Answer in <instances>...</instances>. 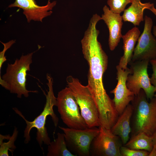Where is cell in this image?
<instances>
[{
    "mask_svg": "<svg viewBox=\"0 0 156 156\" xmlns=\"http://www.w3.org/2000/svg\"><path fill=\"white\" fill-rule=\"evenodd\" d=\"M148 60L132 62L130 63L131 73L128 76L126 84L128 88L135 96L143 89L147 99H152L154 96L156 88L151 83L147 73Z\"/></svg>",
    "mask_w": 156,
    "mask_h": 156,
    "instance_id": "ba28073f",
    "label": "cell"
},
{
    "mask_svg": "<svg viewBox=\"0 0 156 156\" xmlns=\"http://www.w3.org/2000/svg\"><path fill=\"white\" fill-rule=\"evenodd\" d=\"M121 156H148L150 152L145 150L131 149L124 146L120 149Z\"/></svg>",
    "mask_w": 156,
    "mask_h": 156,
    "instance_id": "44dd1931",
    "label": "cell"
},
{
    "mask_svg": "<svg viewBox=\"0 0 156 156\" xmlns=\"http://www.w3.org/2000/svg\"><path fill=\"white\" fill-rule=\"evenodd\" d=\"M133 112L131 104H129L118 117L114 125L110 129L114 135L118 136L124 145L128 141L131 131V121Z\"/></svg>",
    "mask_w": 156,
    "mask_h": 156,
    "instance_id": "5bb4252c",
    "label": "cell"
},
{
    "mask_svg": "<svg viewBox=\"0 0 156 156\" xmlns=\"http://www.w3.org/2000/svg\"><path fill=\"white\" fill-rule=\"evenodd\" d=\"M57 137L48 145L47 156H76L68 149L64 133H58Z\"/></svg>",
    "mask_w": 156,
    "mask_h": 156,
    "instance_id": "ac0fdd59",
    "label": "cell"
},
{
    "mask_svg": "<svg viewBox=\"0 0 156 156\" xmlns=\"http://www.w3.org/2000/svg\"><path fill=\"white\" fill-rule=\"evenodd\" d=\"M149 62L152 65L153 71L150 78V82L156 88V59L151 60Z\"/></svg>",
    "mask_w": 156,
    "mask_h": 156,
    "instance_id": "603a6c76",
    "label": "cell"
},
{
    "mask_svg": "<svg viewBox=\"0 0 156 156\" xmlns=\"http://www.w3.org/2000/svg\"><path fill=\"white\" fill-rule=\"evenodd\" d=\"M154 96L155 97V98H156V93L154 95Z\"/></svg>",
    "mask_w": 156,
    "mask_h": 156,
    "instance_id": "4316f807",
    "label": "cell"
},
{
    "mask_svg": "<svg viewBox=\"0 0 156 156\" xmlns=\"http://www.w3.org/2000/svg\"></svg>",
    "mask_w": 156,
    "mask_h": 156,
    "instance_id": "83f0119b",
    "label": "cell"
},
{
    "mask_svg": "<svg viewBox=\"0 0 156 156\" xmlns=\"http://www.w3.org/2000/svg\"><path fill=\"white\" fill-rule=\"evenodd\" d=\"M156 16V9L155 8L154 5H153L149 9Z\"/></svg>",
    "mask_w": 156,
    "mask_h": 156,
    "instance_id": "d4e9b609",
    "label": "cell"
},
{
    "mask_svg": "<svg viewBox=\"0 0 156 156\" xmlns=\"http://www.w3.org/2000/svg\"><path fill=\"white\" fill-rule=\"evenodd\" d=\"M152 137L153 142V147L152 150L150 152L148 156H156V130Z\"/></svg>",
    "mask_w": 156,
    "mask_h": 156,
    "instance_id": "cb8c5ba5",
    "label": "cell"
},
{
    "mask_svg": "<svg viewBox=\"0 0 156 156\" xmlns=\"http://www.w3.org/2000/svg\"><path fill=\"white\" fill-rule=\"evenodd\" d=\"M56 3V1L52 2L48 1L46 5L40 6L37 4L35 0H15L8 7H17L22 9L28 23L32 20L42 22L43 18L52 13L51 10Z\"/></svg>",
    "mask_w": 156,
    "mask_h": 156,
    "instance_id": "7c38bea8",
    "label": "cell"
},
{
    "mask_svg": "<svg viewBox=\"0 0 156 156\" xmlns=\"http://www.w3.org/2000/svg\"><path fill=\"white\" fill-rule=\"evenodd\" d=\"M153 35L156 37V26L155 25L153 27Z\"/></svg>",
    "mask_w": 156,
    "mask_h": 156,
    "instance_id": "484cf974",
    "label": "cell"
},
{
    "mask_svg": "<svg viewBox=\"0 0 156 156\" xmlns=\"http://www.w3.org/2000/svg\"><path fill=\"white\" fill-rule=\"evenodd\" d=\"M133 112L131 119V136L141 132L152 136L156 130V98L147 101L141 89L131 102Z\"/></svg>",
    "mask_w": 156,
    "mask_h": 156,
    "instance_id": "3957f363",
    "label": "cell"
},
{
    "mask_svg": "<svg viewBox=\"0 0 156 156\" xmlns=\"http://www.w3.org/2000/svg\"><path fill=\"white\" fill-rule=\"evenodd\" d=\"M56 106L63 122L68 127L79 129L89 128L82 117L80 108L70 88L68 87L59 91Z\"/></svg>",
    "mask_w": 156,
    "mask_h": 156,
    "instance_id": "8992f818",
    "label": "cell"
},
{
    "mask_svg": "<svg viewBox=\"0 0 156 156\" xmlns=\"http://www.w3.org/2000/svg\"><path fill=\"white\" fill-rule=\"evenodd\" d=\"M48 81L47 84L49 90L47 94L44 93L46 97V101L43 109L41 113L32 121L27 120L22 113L17 108L13 109L15 113L22 118L25 122L26 126L24 131V142L28 144L30 141V133L31 129L35 128L37 129L36 139L40 147L43 144L49 145L51 142L47 128L45 127L47 117L51 116L54 125L56 127L58 125L59 119L55 113L53 107L56 106L57 98L54 95L53 91V81L52 77L49 74L47 75Z\"/></svg>",
    "mask_w": 156,
    "mask_h": 156,
    "instance_id": "7a4b0ae2",
    "label": "cell"
},
{
    "mask_svg": "<svg viewBox=\"0 0 156 156\" xmlns=\"http://www.w3.org/2000/svg\"><path fill=\"white\" fill-rule=\"evenodd\" d=\"M18 131L17 128L14 129L12 136H10L7 142H0V156H8V151H11L13 154V152L16 148L14 142L17 137Z\"/></svg>",
    "mask_w": 156,
    "mask_h": 156,
    "instance_id": "d6986e66",
    "label": "cell"
},
{
    "mask_svg": "<svg viewBox=\"0 0 156 156\" xmlns=\"http://www.w3.org/2000/svg\"><path fill=\"white\" fill-rule=\"evenodd\" d=\"M123 146L131 149L145 150L150 152L153 147L152 137L144 132H140L131 136Z\"/></svg>",
    "mask_w": 156,
    "mask_h": 156,
    "instance_id": "e0dca14e",
    "label": "cell"
},
{
    "mask_svg": "<svg viewBox=\"0 0 156 156\" xmlns=\"http://www.w3.org/2000/svg\"><path fill=\"white\" fill-rule=\"evenodd\" d=\"M99 34L95 25L89 26L81 43L84 58L89 66L87 86L96 103L100 118L105 120L114 116L117 111L103 84V76L107 67L108 57L98 40Z\"/></svg>",
    "mask_w": 156,
    "mask_h": 156,
    "instance_id": "6da1fadb",
    "label": "cell"
},
{
    "mask_svg": "<svg viewBox=\"0 0 156 156\" xmlns=\"http://www.w3.org/2000/svg\"><path fill=\"white\" fill-rule=\"evenodd\" d=\"M132 0H107V4L113 12L120 14L124 12L126 5L131 3Z\"/></svg>",
    "mask_w": 156,
    "mask_h": 156,
    "instance_id": "ffe728a7",
    "label": "cell"
},
{
    "mask_svg": "<svg viewBox=\"0 0 156 156\" xmlns=\"http://www.w3.org/2000/svg\"><path fill=\"white\" fill-rule=\"evenodd\" d=\"M99 134L93 140L90 148L92 156H121L120 149L122 146L120 138L110 129L99 126Z\"/></svg>",
    "mask_w": 156,
    "mask_h": 156,
    "instance_id": "9c48e42d",
    "label": "cell"
},
{
    "mask_svg": "<svg viewBox=\"0 0 156 156\" xmlns=\"http://www.w3.org/2000/svg\"><path fill=\"white\" fill-rule=\"evenodd\" d=\"M0 42L3 45L4 48L3 51L0 52V76L2 65L7 60L6 57L5 56V53L6 51L15 43V41L12 40L5 43H3L1 41Z\"/></svg>",
    "mask_w": 156,
    "mask_h": 156,
    "instance_id": "7402d4cb",
    "label": "cell"
},
{
    "mask_svg": "<svg viewBox=\"0 0 156 156\" xmlns=\"http://www.w3.org/2000/svg\"><path fill=\"white\" fill-rule=\"evenodd\" d=\"M101 18L107 25L109 31L108 44L110 50H114L122 38V29L123 22L120 14L111 11L107 5L103 8Z\"/></svg>",
    "mask_w": 156,
    "mask_h": 156,
    "instance_id": "4fadbf2b",
    "label": "cell"
},
{
    "mask_svg": "<svg viewBox=\"0 0 156 156\" xmlns=\"http://www.w3.org/2000/svg\"><path fill=\"white\" fill-rule=\"evenodd\" d=\"M116 68L117 83L110 93L114 94L113 100L119 115L123 112L130 102L134 99L135 95L128 88L126 84L128 75L131 73V69L127 67L124 70L118 65L116 66Z\"/></svg>",
    "mask_w": 156,
    "mask_h": 156,
    "instance_id": "8fae6325",
    "label": "cell"
},
{
    "mask_svg": "<svg viewBox=\"0 0 156 156\" xmlns=\"http://www.w3.org/2000/svg\"><path fill=\"white\" fill-rule=\"evenodd\" d=\"M67 86L71 90L80 108L81 115L89 128L100 125L98 108L88 86L72 76L66 79Z\"/></svg>",
    "mask_w": 156,
    "mask_h": 156,
    "instance_id": "5b68a950",
    "label": "cell"
},
{
    "mask_svg": "<svg viewBox=\"0 0 156 156\" xmlns=\"http://www.w3.org/2000/svg\"><path fill=\"white\" fill-rule=\"evenodd\" d=\"M142 33L140 36L135 47L131 61L150 60L156 59V37L151 31L153 22L152 19L146 15Z\"/></svg>",
    "mask_w": 156,
    "mask_h": 156,
    "instance_id": "30bf717a",
    "label": "cell"
},
{
    "mask_svg": "<svg viewBox=\"0 0 156 156\" xmlns=\"http://www.w3.org/2000/svg\"><path fill=\"white\" fill-rule=\"evenodd\" d=\"M63 131L67 147L73 154L79 156H89L91 143L99 134L97 127L79 129L59 126Z\"/></svg>",
    "mask_w": 156,
    "mask_h": 156,
    "instance_id": "52a82bcc",
    "label": "cell"
},
{
    "mask_svg": "<svg viewBox=\"0 0 156 156\" xmlns=\"http://www.w3.org/2000/svg\"><path fill=\"white\" fill-rule=\"evenodd\" d=\"M33 53L25 55H22L13 64H8L6 73L0 78V84L10 92L15 94L21 98L25 97L31 92L37 93V90H29L26 88L27 72L30 70Z\"/></svg>",
    "mask_w": 156,
    "mask_h": 156,
    "instance_id": "277c9868",
    "label": "cell"
},
{
    "mask_svg": "<svg viewBox=\"0 0 156 156\" xmlns=\"http://www.w3.org/2000/svg\"><path fill=\"white\" fill-rule=\"evenodd\" d=\"M140 35L139 28L135 26L122 35L124 53L118 64L122 69H126L128 64L131 61L135 45Z\"/></svg>",
    "mask_w": 156,
    "mask_h": 156,
    "instance_id": "9a60e30c",
    "label": "cell"
},
{
    "mask_svg": "<svg viewBox=\"0 0 156 156\" xmlns=\"http://www.w3.org/2000/svg\"><path fill=\"white\" fill-rule=\"evenodd\" d=\"M130 6L124 11L122 16L123 20L130 22L135 26H139L144 21V10H149L154 4L150 2L143 3L140 0H132Z\"/></svg>",
    "mask_w": 156,
    "mask_h": 156,
    "instance_id": "2e32d148",
    "label": "cell"
}]
</instances>
